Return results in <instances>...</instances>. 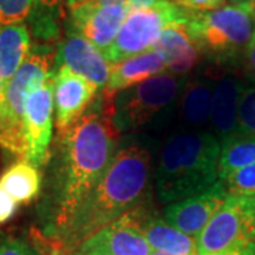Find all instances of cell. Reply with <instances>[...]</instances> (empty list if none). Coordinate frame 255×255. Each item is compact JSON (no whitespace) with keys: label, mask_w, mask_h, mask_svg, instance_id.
I'll use <instances>...</instances> for the list:
<instances>
[{"label":"cell","mask_w":255,"mask_h":255,"mask_svg":"<svg viewBox=\"0 0 255 255\" xmlns=\"http://www.w3.org/2000/svg\"><path fill=\"white\" fill-rule=\"evenodd\" d=\"M112 100L114 95L102 92L92 110L61 135L46 209V231L51 237L61 234L115 156L119 130L112 121Z\"/></svg>","instance_id":"cell-1"},{"label":"cell","mask_w":255,"mask_h":255,"mask_svg":"<svg viewBox=\"0 0 255 255\" xmlns=\"http://www.w3.org/2000/svg\"><path fill=\"white\" fill-rule=\"evenodd\" d=\"M150 152L143 146L118 150L100 182L54 240L53 255H68L92 234L136 209L150 182Z\"/></svg>","instance_id":"cell-2"},{"label":"cell","mask_w":255,"mask_h":255,"mask_svg":"<svg viewBox=\"0 0 255 255\" xmlns=\"http://www.w3.org/2000/svg\"><path fill=\"white\" fill-rule=\"evenodd\" d=\"M221 142L203 129H179L164 140L156 164L155 187L162 203L201 194L219 182Z\"/></svg>","instance_id":"cell-3"},{"label":"cell","mask_w":255,"mask_h":255,"mask_svg":"<svg viewBox=\"0 0 255 255\" xmlns=\"http://www.w3.org/2000/svg\"><path fill=\"white\" fill-rule=\"evenodd\" d=\"M255 3L210 11H187V30L201 54L231 63L244 55L255 31Z\"/></svg>","instance_id":"cell-4"},{"label":"cell","mask_w":255,"mask_h":255,"mask_svg":"<svg viewBox=\"0 0 255 255\" xmlns=\"http://www.w3.org/2000/svg\"><path fill=\"white\" fill-rule=\"evenodd\" d=\"M57 71V51L50 46L30 50L26 61L4 90V107L0 118V147L10 155L26 157L24 110L28 95L46 84Z\"/></svg>","instance_id":"cell-5"},{"label":"cell","mask_w":255,"mask_h":255,"mask_svg":"<svg viewBox=\"0 0 255 255\" xmlns=\"http://www.w3.org/2000/svg\"><path fill=\"white\" fill-rule=\"evenodd\" d=\"M186 82V77L162 73L115 94L112 121L119 133L157 125L167 118L173 112Z\"/></svg>","instance_id":"cell-6"},{"label":"cell","mask_w":255,"mask_h":255,"mask_svg":"<svg viewBox=\"0 0 255 255\" xmlns=\"http://www.w3.org/2000/svg\"><path fill=\"white\" fill-rule=\"evenodd\" d=\"M186 17L187 11L172 0H159L149 7L130 10L115 41L104 55L115 65L129 57L150 51L164 28Z\"/></svg>","instance_id":"cell-7"},{"label":"cell","mask_w":255,"mask_h":255,"mask_svg":"<svg viewBox=\"0 0 255 255\" xmlns=\"http://www.w3.org/2000/svg\"><path fill=\"white\" fill-rule=\"evenodd\" d=\"M197 255L223 253L255 243V196H230L196 237Z\"/></svg>","instance_id":"cell-8"},{"label":"cell","mask_w":255,"mask_h":255,"mask_svg":"<svg viewBox=\"0 0 255 255\" xmlns=\"http://www.w3.org/2000/svg\"><path fill=\"white\" fill-rule=\"evenodd\" d=\"M53 112H54V77L28 95L24 110V160L36 166H44L50 157L53 137Z\"/></svg>","instance_id":"cell-9"},{"label":"cell","mask_w":255,"mask_h":255,"mask_svg":"<svg viewBox=\"0 0 255 255\" xmlns=\"http://www.w3.org/2000/svg\"><path fill=\"white\" fill-rule=\"evenodd\" d=\"M129 9L121 4L104 6L97 1L70 10L65 28L87 38L102 53H105L122 27Z\"/></svg>","instance_id":"cell-10"},{"label":"cell","mask_w":255,"mask_h":255,"mask_svg":"<svg viewBox=\"0 0 255 255\" xmlns=\"http://www.w3.org/2000/svg\"><path fill=\"white\" fill-rule=\"evenodd\" d=\"M60 65L85 78L98 90L107 87L114 68L100 48L68 28L57 50V67Z\"/></svg>","instance_id":"cell-11"},{"label":"cell","mask_w":255,"mask_h":255,"mask_svg":"<svg viewBox=\"0 0 255 255\" xmlns=\"http://www.w3.org/2000/svg\"><path fill=\"white\" fill-rule=\"evenodd\" d=\"M71 255H152L130 213L88 237Z\"/></svg>","instance_id":"cell-12"},{"label":"cell","mask_w":255,"mask_h":255,"mask_svg":"<svg viewBox=\"0 0 255 255\" xmlns=\"http://www.w3.org/2000/svg\"><path fill=\"white\" fill-rule=\"evenodd\" d=\"M227 197V189L219 180L201 194L169 204L163 210V220L184 234L197 237L223 207Z\"/></svg>","instance_id":"cell-13"},{"label":"cell","mask_w":255,"mask_h":255,"mask_svg":"<svg viewBox=\"0 0 255 255\" xmlns=\"http://www.w3.org/2000/svg\"><path fill=\"white\" fill-rule=\"evenodd\" d=\"M97 87L67 67H57L54 75L55 125L64 135L85 114L97 97Z\"/></svg>","instance_id":"cell-14"},{"label":"cell","mask_w":255,"mask_h":255,"mask_svg":"<svg viewBox=\"0 0 255 255\" xmlns=\"http://www.w3.org/2000/svg\"><path fill=\"white\" fill-rule=\"evenodd\" d=\"M246 87V82L231 73L224 74L214 82L210 122L221 143L237 130L238 107Z\"/></svg>","instance_id":"cell-15"},{"label":"cell","mask_w":255,"mask_h":255,"mask_svg":"<svg viewBox=\"0 0 255 255\" xmlns=\"http://www.w3.org/2000/svg\"><path fill=\"white\" fill-rule=\"evenodd\" d=\"M187 17L170 23L153 47L163 57L166 68L174 75L186 77L200 60V50L191 40L187 30Z\"/></svg>","instance_id":"cell-16"},{"label":"cell","mask_w":255,"mask_h":255,"mask_svg":"<svg viewBox=\"0 0 255 255\" xmlns=\"http://www.w3.org/2000/svg\"><path fill=\"white\" fill-rule=\"evenodd\" d=\"M129 213L152 250L167 255H197V241L194 237L184 234L163 219L149 217L139 210V206Z\"/></svg>","instance_id":"cell-17"},{"label":"cell","mask_w":255,"mask_h":255,"mask_svg":"<svg viewBox=\"0 0 255 255\" xmlns=\"http://www.w3.org/2000/svg\"><path fill=\"white\" fill-rule=\"evenodd\" d=\"M164 68H166V63L163 57L156 50L129 57L114 65L110 81L104 88V92L115 95L130 87H135L137 84H142L155 75L162 74Z\"/></svg>","instance_id":"cell-18"},{"label":"cell","mask_w":255,"mask_h":255,"mask_svg":"<svg viewBox=\"0 0 255 255\" xmlns=\"http://www.w3.org/2000/svg\"><path fill=\"white\" fill-rule=\"evenodd\" d=\"M214 82L207 78L187 81L179 97V118L182 129H201L211 118Z\"/></svg>","instance_id":"cell-19"},{"label":"cell","mask_w":255,"mask_h":255,"mask_svg":"<svg viewBox=\"0 0 255 255\" xmlns=\"http://www.w3.org/2000/svg\"><path fill=\"white\" fill-rule=\"evenodd\" d=\"M30 50V31L24 23L0 26V82L3 90L26 61Z\"/></svg>","instance_id":"cell-20"},{"label":"cell","mask_w":255,"mask_h":255,"mask_svg":"<svg viewBox=\"0 0 255 255\" xmlns=\"http://www.w3.org/2000/svg\"><path fill=\"white\" fill-rule=\"evenodd\" d=\"M0 186L17 203L27 204L40 194L41 176L36 166L26 160H20L17 163L11 164L1 174Z\"/></svg>","instance_id":"cell-21"},{"label":"cell","mask_w":255,"mask_h":255,"mask_svg":"<svg viewBox=\"0 0 255 255\" xmlns=\"http://www.w3.org/2000/svg\"><path fill=\"white\" fill-rule=\"evenodd\" d=\"M253 163H255V135H233L221 143L219 180H224L228 174Z\"/></svg>","instance_id":"cell-22"},{"label":"cell","mask_w":255,"mask_h":255,"mask_svg":"<svg viewBox=\"0 0 255 255\" xmlns=\"http://www.w3.org/2000/svg\"><path fill=\"white\" fill-rule=\"evenodd\" d=\"M64 0H33V10L28 17L31 34L51 43L60 36V17Z\"/></svg>","instance_id":"cell-23"},{"label":"cell","mask_w":255,"mask_h":255,"mask_svg":"<svg viewBox=\"0 0 255 255\" xmlns=\"http://www.w3.org/2000/svg\"><path fill=\"white\" fill-rule=\"evenodd\" d=\"M234 135L254 136L255 135V84L247 85L240 101L237 117V130Z\"/></svg>","instance_id":"cell-24"},{"label":"cell","mask_w":255,"mask_h":255,"mask_svg":"<svg viewBox=\"0 0 255 255\" xmlns=\"http://www.w3.org/2000/svg\"><path fill=\"white\" fill-rule=\"evenodd\" d=\"M230 196H255V163L228 174L224 180Z\"/></svg>","instance_id":"cell-25"},{"label":"cell","mask_w":255,"mask_h":255,"mask_svg":"<svg viewBox=\"0 0 255 255\" xmlns=\"http://www.w3.org/2000/svg\"><path fill=\"white\" fill-rule=\"evenodd\" d=\"M31 10L33 0H0V26L24 23Z\"/></svg>","instance_id":"cell-26"},{"label":"cell","mask_w":255,"mask_h":255,"mask_svg":"<svg viewBox=\"0 0 255 255\" xmlns=\"http://www.w3.org/2000/svg\"><path fill=\"white\" fill-rule=\"evenodd\" d=\"M0 255H43L26 240L13 236L0 237Z\"/></svg>","instance_id":"cell-27"},{"label":"cell","mask_w":255,"mask_h":255,"mask_svg":"<svg viewBox=\"0 0 255 255\" xmlns=\"http://www.w3.org/2000/svg\"><path fill=\"white\" fill-rule=\"evenodd\" d=\"M179 7L186 11L199 13V11H210L226 6L224 0H172Z\"/></svg>","instance_id":"cell-28"},{"label":"cell","mask_w":255,"mask_h":255,"mask_svg":"<svg viewBox=\"0 0 255 255\" xmlns=\"http://www.w3.org/2000/svg\"><path fill=\"white\" fill-rule=\"evenodd\" d=\"M18 203L0 186V224L9 221L17 211Z\"/></svg>","instance_id":"cell-29"},{"label":"cell","mask_w":255,"mask_h":255,"mask_svg":"<svg viewBox=\"0 0 255 255\" xmlns=\"http://www.w3.org/2000/svg\"><path fill=\"white\" fill-rule=\"evenodd\" d=\"M97 3L104 4V6H111V4H121L125 6L129 11L133 9H140V7H149L152 4L157 3L159 0H95Z\"/></svg>","instance_id":"cell-30"},{"label":"cell","mask_w":255,"mask_h":255,"mask_svg":"<svg viewBox=\"0 0 255 255\" xmlns=\"http://www.w3.org/2000/svg\"><path fill=\"white\" fill-rule=\"evenodd\" d=\"M244 58H246V70L250 78L253 80L255 84V31L253 34L251 41L248 43V46L246 48V53H244Z\"/></svg>","instance_id":"cell-31"},{"label":"cell","mask_w":255,"mask_h":255,"mask_svg":"<svg viewBox=\"0 0 255 255\" xmlns=\"http://www.w3.org/2000/svg\"><path fill=\"white\" fill-rule=\"evenodd\" d=\"M211 255H255V243H250L247 246L236 247V248H231V250H227V251Z\"/></svg>","instance_id":"cell-32"},{"label":"cell","mask_w":255,"mask_h":255,"mask_svg":"<svg viewBox=\"0 0 255 255\" xmlns=\"http://www.w3.org/2000/svg\"><path fill=\"white\" fill-rule=\"evenodd\" d=\"M95 0H64V4L68 7L70 10L75 9V7H80L82 4H87V3H92Z\"/></svg>","instance_id":"cell-33"},{"label":"cell","mask_w":255,"mask_h":255,"mask_svg":"<svg viewBox=\"0 0 255 255\" xmlns=\"http://www.w3.org/2000/svg\"><path fill=\"white\" fill-rule=\"evenodd\" d=\"M226 3L231 4V6H241V4H250V3H255V0H224Z\"/></svg>","instance_id":"cell-34"},{"label":"cell","mask_w":255,"mask_h":255,"mask_svg":"<svg viewBox=\"0 0 255 255\" xmlns=\"http://www.w3.org/2000/svg\"><path fill=\"white\" fill-rule=\"evenodd\" d=\"M3 107H4V90H3V85L0 82V118L3 114Z\"/></svg>","instance_id":"cell-35"},{"label":"cell","mask_w":255,"mask_h":255,"mask_svg":"<svg viewBox=\"0 0 255 255\" xmlns=\"http://www.w3.org/2000/svg\"><path fill=\"white\" fill-rule=\"evenodd\" d=\"M152 255H167V254H163V253H157V251H156V253H152Z\"/></svg>","instance_id":"cell-36"},{"label":"cell","mask_w":255,"mask_h":255,"mask_svg":"<svg viewBox=\"0 0 255 255\" xmlns=\"http://www.w3.org/2000/svg\"><path fill=\"white\" fill-rule=\"evenodd\" d=\"M254 14H255V11H254Z\"/></svg>","instance_id":"cell-37"}]
</instances>
